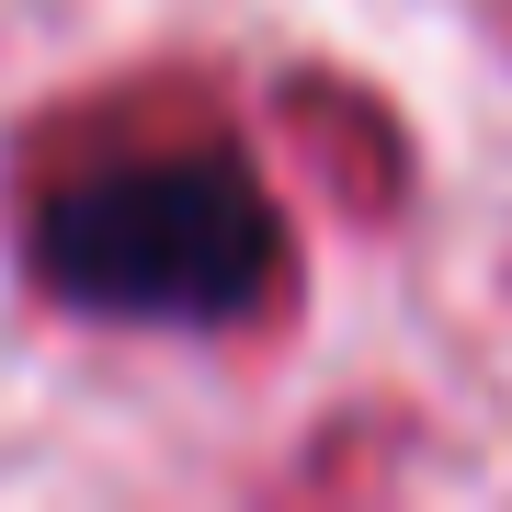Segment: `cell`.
<instances>
[{
    "instance_id": "1",
    "label": "cell",
    "mask_w": 512,
    "mask_h": 512,
    "mask_svg": "<svg viewBox=\"0 0 512 512\" xmlns=\"http://www.w3.org/2000/svg\"><path fill=\"white\" fill-rule=\"evenodd\" d=\"M35 262L92 319L205 330L274 296L285 228L251 160H228V148H126V160H92L46 194Z\"/></svg>"
}]
</instances>
